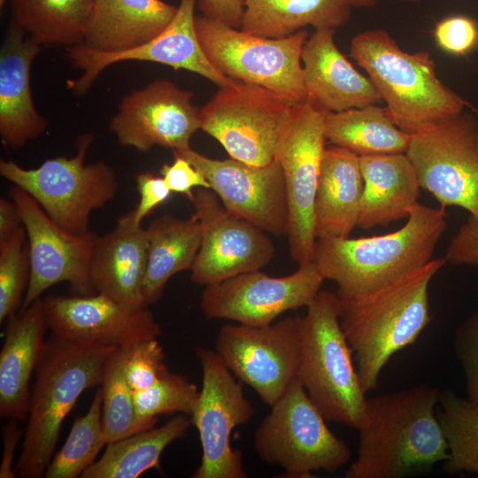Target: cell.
<instances>
[{
    "label": "cell",
    "instance_id": "cell-4",
    "mask_svg": "<svg viewBox=\"0 0 478 478\" xmlns=\"http://www.w3.org/2000/svg\"><path fill=\"white\" fill-rule=\"evenodd\" d=\"M350 53L367 73L392 121L411 135L457 116L469 106L438 78L429 52L402 50L384 29L356 35Z\"/></svg>",
    "mask_w": 478,
    "mask_h": 478
},
{
    "label": "cell",
    "instance_id": "cell-10",
    "mask_svg": "<svg viewBox=\"0 0 478 478\" xmlns=\"http://www.w3.org/2000/svg\"><path fill=\"white\" fill-rule=\"evenodd\" d=\"M296 104L265 87L236 81L220 87L200 109V129L230 158L266 166L274 159L278 138Z\"/></svg>",
    "mask_w": 478,
    "mask_h": 478
},
{
    "label": "cell",
    "instance_id": "cell-8",
    "mask_svg": "<svg viewBox=\"0 0 478 478\" xmlns=\"http://www.w3.org/2000/svg\"><path fill=\"white\" fill-rule=\"evenodd\" d=\"M92 140L91 134L82 135L75 156L46 159L36 168L1 160L0 174L29 194L60 227L86 233L92 212L110 202L119 188L118 177L107 164H85Z\"/></svg>",
    "mask_w": 478,
    "mask_h": 478
},
{
    "label": "cell",
    "instance_id": "cell-36",
    "mask_svg": "<svg viewBox=\"0 0 478 478\" xmlns=\"http://www.w3.org/2000/svg\"><path fill=\"white\" fill-rule=\"evenodd\" d=\"M107 444L102 422V391L97 389L88 412L78 417L61 450L51 459L45 478H76Z\"/></svg>",
    "mask_w": 478,
    "mask_h": 478
},
{
    "label": "cell",
    "instance_id": "cell-26",
    "mask_svg": "<svg viewBox=\"0 0 478 478\" xmlns=\"http://www.w3.org/2000/svg\"><path fill=\"white\" fill-rule=\"evenodd\" d=\"M359 162L364 189L357 227L370 229L407 219L420 186L406 153L362 156Z\"/></svg>",
    "mask_w": 478,
    "mask_h": 478
},
{
    "label": "cell",
    "instance_id": "cell-20",
    "mask_svg": "<svg viewBox=\"0 0 478 478\" xmlns=\"http://www.w3.org/2000/svg\"><path fill=\"white\" fill-rule=\"evenodd\" d=\"M193 93L169 80H156L122 98L110 131L120 144L147 152L154 146L179 150L190 147L200 129V109Z\"/></svg>",
    "mask_w": 478,
    "mask_h": 478
},
{
    "label": "cell",
    "instance_id": "cell-38",
    "mask_svg": "<svg viewBox=\"0 0 478 478\" xmlns=\"http://www.w3.org/2000/svg\"><path fill=\"white\" fill-rule=\"evenodd\" d=\"M138 419L154 427L160 414H191L199 390L187 377L169 370L147 389L133 391Z\"/></svg>",
    "mask_w": 478,
    "mask_h": 478
},
{
    "label": "cell",
    "instance_id": "cell-35",
    "mask_svg": "<svg viewBox=\"0 0 478 478\" xmlns=\"http://www.w3.org/2000/svg\"><path fill=\"white\" fill-rule=\"evenodd\" d=\"M127 348H117L108 358L101 382L102 422L106 443L152 427L136 414L134 393L125 374Z\"/></svg>",
    "mask_w": 478,
    "mask_h": 478
},
{
    "label": "cell",
    "instance_id": "cell-24",
    "mask_svg": "<svg viewBox=\"0 0 478 478\" xmlns=\"http://www.w3.org/2000/svg\"><path fill=\"white\" fill-rule=\"evenodd\" d=\"M148 255L146 228L133 211L120 217L115 227L97 236L90 260L95 293L116 301L147 306L143 298Z\"/></svg>",
    "mask_w": 478,
    "mask_h": 478
},
{
    "label": "cell",
    "instance_id": "cell-32",
    "mask_svg": "<svg viewBox=\"0 0 478 478\" xmlns=\"http://www.w3.org/2000/svg\"><path fill=\"white\" fill-rule=\"evenodd\" d=\"M325 135L332 145L359 157L405 153L411 140V135L392 121L386 108L376 104L328 112Z\"/></svg>",
    "mask_w": 478,
    "mask_h": 478
},
{
    "label": "cell",
    "instance_id": "cell-3",
    "mask_svg": "<svg viewBox=\"0 0 478 478\" xmlns=\"http://www.w3.org/2000/svg\"><path fill=\"white\" fill-rule=\"evenodd\" d=\"M444 207L418 203L391 233L359 238H317L314 259L339 298L376 290L428 264L447 227Z\"/></svg>",
    "mask_w": 478,
    "mask_h": 478
},
{
    "label": "cell",
    "instance_id": "cell-42",
    "mask_svg": "<svg viewBox=\"0 0 478 478\" xmlns=\"http://www.w3.org/2000/svg\"><path fill=\"white\" fill-rule=\"evenodd\" d=\"M173 164H164L160 174L172 192L181 193L190 199L195 188L210 189L203 173L184 158L173 154Z\"/></svg>",
    "mask_w": 478,
    "mask_h": 478
},
{
    "label": "cell",
    "instance_id": "cell-19",
    "mask_svg": "<svg viewBox=\"0 0 478 478\" xmlns=\"http://www.w3.org/2000/svg\"><path fill=\"white\" fill-rule=\"evenodd\" d=\"M197 0H180L177 12L170 24L150 41L120 51H100L83 42L67 47V57L82 71L75 80L67 81L76 95H83L107 66L129 60L163 64L172 68L197 73L220 87L236 81L219 71L208 59L200 44L195 26Z\"/></svg>",
    "mask_w": 478,
    "mask_h": 478
},
{
    "label": "cell",
    "instance_id": "cell-22",
    "mask_svg": "<svg viewBox=\"0 0 478 478\" xmlns=\"http://www.w3.org/2000/svg\"><path fill=\"white\" fill-rule=\"evenodd\" d=\"M335 29H319L302 51L306 101L327 112L376 104L382 100L368 76L360 73L335 42Z\"/></svg>",
    "mask_w": 478,
    "mask_h": 478
},
{
    "label": "cell",
    "instance_id": "cell-17",
    "mask_svg": "<svg viewBox=\"0 0 478 478\" xmlns=\"http://www.w3.org/2000/svg\"><path fill=\"white\" fill-rule=\"evenodd\" d=\"M189 200L201 227L194 283L212 285L272 261L275 248L266 232L229 212L211 189L197 188Z\"/></svg>",
    "mask_w": 478,
    "mask_h": 478
},
{
    "label": "cell",
    "instance_id": "cell-48",
    "mask_svg": "<svg viewBox=\"0 0 478 478\" xmlns=\"http://www.w3.org/2000/svg\"><path fill=\"white\" fill-rule=\"evenodd\" d=\"M411 2H420L421 0H408ZM351 7H372L377 0H348Z\"/></svg>",
    "mask_w": 478,
    "mask_h": 478
},
{
    "label": "cell",
    "instance_id": "cell-41",
    "mask_svg": "<svg viewBox=\"0 0 478 478\" xmlns=\"http://www.w3.org/2000/svg\"><path fill=\"white\" fill-rule=\"evenodd\" d=\"M434 35L443 50L464 56L478 46V24L468 16H449L436 25Z\"/></svg>",
    "mask_w": 478,
    "mask_h": 478
},
{
    "label": "cell",
    "instance_id": "cell-11",
    "mask_svg": "<svg viewBox=\"0 0 478 478\" xmlns=\"http://www.w3.org/2000/svg\"><path fill=\"white\" fill-rule=\"evenodd\" d=\"M327 113L308 101L296 104L275 147L287 196L289 254L298 266L314 259V201L326 149Z\"/></svg>",
    "mask_w": 478,
    "mask_h": 478
},
{
    "label": "cell",
    "instance_id": "cell-46",
    "mask_svg": "<svg viewBox=\"0 0 478 478\" xmlns=\"http://www.w3.org/2000/svg\"><path fill=\"white\" fill-rule=\"evenodd\" d=\"M16 420H10L3 427V457L0 465L1 478H13L17 475L15 467L12 466L15 450L24 432L17 424Z\"/></svg>",
    "mask_w": 478,
    "mask_h": 478
},
{
    "label": "cell",
    "instance_id": "cell-5",
    "mask_svg": "<svg viewBox=\"0 0 478 478\" xmlns=\"http://www.w3.org/2000/svg\"><path fill=\"white\" fill-rule=\"evenodd\" d=\"M117 348L57 336L46 342L35 369L17 475L44 476L65 418L86 389L101 385L105 363Z\"/></svg>",
    "mask_w": 478,
    "mask_h": 478
},
{
    "label": "cell",
    "instance_id": "cell-50",
    "mask_svg": "<svg viewBox=\"0 0 478 478\" xmlns=\"http://www.w3.org/2000/svg\"><path fill=\"white\" fill-rule=\"evenodd\" d=\"M6 0H0V7L2 8L3 5L5 4Z\"/></svg>",
    "mask_w": 478,
    "mask_h": 478
},
{
    "label": "cell",
    "instance_id": "cell-16",
    "mask_svg": "<svg viewBox=\"0 0 478 478\" xmlns=\"http://www.w3.org/2000/svg\"><path fill=\"white\" fill-rule=\"evenodd\" d=\"M324 280L314 261L281 277L269 276L260 270L246 272L205 286L200 308L209 319L266 326L289 310L309 305Z\"/></svg>",
    "mask_w": 478,
    "mask_h": 478
},
{
    "label": "cell",
    "instance_id": "cell-6",
    "mask_svg": "<svg viewBox=\"0 0 478 478\" xmlns=\"http://www.w3.org/2000/svg\"><path fill=\"white\" fill-rule=\"evenodd\" d=\"M335 293L320 290L300 316L297 378L326 420L356 429L366 420V402L353 351L340 321Z\"/></svg>",
    "mask_w": 478,
    "mask_h": 478
},
{
    "label": "cell",
    "instance_id": "cell-7",
    "mask_svg": "<svg viewBox=\"0 0 478 478\" xmlns=\"http://www.w3.org/2000/svg\"><path fill=\"white\" fill-rule=\"evenodd\" d=\"M254 434V447L266 463L277 465L288 478L313 477L312 472H335L351 458L342 439L296 377L270 406Z\"/></svg>",
    "mask_w": 478,
    "mask_h": 478
},
{
    "label": "cell",
    "instance_id": "cell-28",
    "mask_svg": "<svg viewBox=\"0 0 478 478\" xmlns=\"http://www.w3.org/2000/svg\"><path fill=\"white\" fill-rule=\"evenodd\" d=\"M177 10L162 0H94L83 43L107 52L139 46L164 31Z\"/></svg>",
    "mask_w": 478,
    "mask_h": 478
},
{
    "label": "cell",
    "instance_id": "cell-29",
    "mask_svg": "<svg viewBox=\"0 0 478 478\" xmlns=\"http://www.w3.org/2000/svg\"><path fill=\"white\" fill-rule=\"evenodd\" d=\"M145 228L148 255L142 293L149 306L160 298L173 275L191 270L201 244V227L195 213L189 219L164 214Z\"/></svg>",
    "mask_w": 478,
    "mask_h": 478
},
{
    "label": "cell",
    "instance_id": "cell-27",
    "mask_svg": "<svg viewBox=\"0 0 478 478\" xmlns=\"http://www.w3.org/2000/svg\"><path fill=\"white\" fill-rule=\"evenodd\" d=\"M364 181L359 156L335 146L326 147L315 201L317 238H346L357 227Z\"/></svg>",
    "mask_w": 478,
    "mask_h": 478
},
{
    "label": "cell",
    "instance_id": "cell-31",
    "mask_svg": "<svg viewBox=\"0 0 478 478\" xmlns=\"http://www.w3.org/2000/svg\"><path fill=\"white\" fill-rule=\"evenodd\" d=\"M190 425L191 418L177 415L160 427H152L110 443L102 457L81 477L136 478L150 469H159L164 450L183 437Z\"/></svg>",
    "mask_w": 478,
    "mask_h": 478
},
{
    "label": "cell",
    "instance_id": "cell-18",
    "mask_svg": "<svg viewBox=\"0 0 478 478\" xmlns=\"http://www.w3.org/2000/svg\"><path fill=\"white\" fill-rule=\"evenodd\" d=\"M199 170L224 207L266 233L287 234L288 204L284 177L274 158L266 166L229 158L215 159L190 147L173 150Z\"/></svg>",
    "mask_w": 478,
    "mask_h": 478
},
{
    "label": "cell",
    "instance_id": "cell-13",
    "mask_svg": "<svg viewBox=\"0 0 478 478\" xmlns=\"http://www.w3.org/2000/svg\"><path fill=\"white\" fill-rule=\"evenodd\" d=\"M406 155L423 188L441 206L478 219V120L462 113L411 135Z\"/></svg>",
    "mask_w": 478,
    "mask_h": 478
},
{
    "label": "cell",
    "instance_id": "cell-43",
    "mask_svg": "<svg viewBox=\"0 0 478 478\" xmlns=\"http://www.w3.org/2000/svg\"><path fill=\"white\" fill-rule=\"evenodd\" d=\"M454 265L478 266V219L468 216L451 238L444 257Z\"/></svg>",
    "mask_w": 478,
    "mask_h": 478
},
{
    "label": "cell",
    "instance_id": "cell-30",
    "mask_svg": "<svg viewBox=\"0 0 478 478\" xmlns=\"http://www.w3.org/2000/svg\"><path fill=\"white\" fill-rule=\"evenodd\" d=\"M348 0H249L241 29L267 38L289 36L307 26L335 29L350 19Z\"/></svg>",
    "mask_w": 478,
    "mask_h": 478
},
{
    "label": "cell",
    "instance_id": "cell-15",
    "mask_svg": "<svg viewBox=\"0 0 478 478\" xmlns=\"http://www.w3.org/2000/svg\"><path fill=\"white\" fill-rule=\"evenodd\" d=\"M26 230L30 254V279L19 311L51 286L68 282L81 296L95 293L90 281V260L97 235L74 234L57 224L26 191L9 189Z\"/></svg>",
    "mask_w": 478,
    "mask_h": 478
},
{
    "label": "cell",
    "instance_id": "cell-33",
    "mask_svg": "<svg viewBox=\"0 0 478 478\" xmlns=\"http://www.w3.org/2000/svg\"><path fill=\"white\" fill-rule=\"evenodd\" d=\"M94 0H12V22L40 46L84 42Z\"/></svg>",
    "mask_w": 478,
    "mask_h": 478
},
{
    "label": "cell",
    "instance_id": "cell-14",
    "mask_svg": "<svg viewBox=\"0 0 478 478\" xmlns=\"http://www.w3.org/2000/svg\"><path fill=\"white\" fill-rule=\"evenodd\" d=\"M299 322L300 315H295L262 327L226 324L217 334V354L269 406L297 377Z\"/></svg>",
    "mask_w": 478,
    "mask_h": 478
},
{
    "label": "cell",
    "instance_id": "cell-9",
    "mask_svg": "<svg viewBox=\"0 0 478 478\" xmlns=\"http://www.w3.org/2000/svg\"><path fill=\"white\" fill-rule=\"evenodd\" d=\"M195 26L204 54L223 74L265 87L295 103L306 101L302 64L305 29L267 38L204 15L196 16Z\"/></svg>",
    "mask_w": 478,
    "mask_h": 478
},
{
    "label": "cell",
    "instance_id": "cell-2",
    "mask_svg": "<svg viewBox=\"0 0 478 478\" xmlns=\"http://www.w3.org/2000/svg\"><path fill=\"white\" fill-rule=\"evenodd\" d=\"M446 263L444 258H432L376 290L339 298L341 326L365 393L376 389L389 358L412 344L430 321L428 286Z\"/></svg>",
    "mask_w": 478,
    "mask_h": 478
},
{
    "label": "cell",
    "instance_id": "cell-39",
    "mask_svg": "<svg viewBox=\"0 0 478 478\" xmlns=\"http://www.w3.org/2000/svg\"><path fill=\"white\" fill-rule=\"evenodd\" d=\"M165 358L158 338L127 349L125 374L133 391L149 388L168 371Z\"/></svg>",
    "mask_w": 478,
    "mask_h": 478
},
{
    "label": "cell",
    "instance_id": "cell-34",
    "mask_svg": "<svg viewBox=\"0 0 478 478\" xmlns=\"http://www.w3.org/2000/svg\"><path fill=\"white\" fill-rule=\"evenodd\" d=\"M436 413L448 446L443 471L478 476V405L459 397L452 389L440 391Z\"/></svg>",
    "mask_w": 478,
    "mask_h": 478
},
{
    "label": "cell",
    "instance_id": "cell-1",
    "mask_svg": "<svg viewBox=\"0 0 478 478\" xmlns=\"http://www.w3.org/2000/svg\"><path fill=\"white\" fill-rule=\"evenodd\" d=\"M440 389L420 384L367 398L357 456L346 478H403L423 474L448 459L436 406Z\"/></svg>",
    "mask_w": 478,
    "mask_h": 478
},
{
    "label": "cell",
    "instance_id": "cell-21",
    "mask_svg": "<svg viewBox=\"0 0 478 478\" xmlns=\"http://www.w3.org/2000/svg\"><path fill=\"white\" fill-rule=\"evenodd\" d=\"M42 301L47 328L58 338L130 348L161 334L149 306L124 304L98 293L49 295Z\"/></svg>",
    "mask_w": 478,
    "mask_h": 478
},
{
    "label": "cell",
    "instance_id": "cell-44",
    "mask_svg": "<svg viewBox=\"0 0 478 478\" xmlns=\"http://www.w3.org/2000/svg\"><path fill=\"white\" fill-rule=\"evenodd\" d=\"M136 189L140 199L133 210L135 220L142 223L157 206L166 201L172 191L162 176L144 172L135 175Z\"/></svg>",
    "mask_w": 478,
    "mask_h": 478
},
{
    "label": "cell",
    "instance_id": "cell-45",
    "mask_svg": "<svg viewBox=\"0 0 478 478\" xmlns=\"http://www.w3.org/2000/svg\"><path fill=\"white\" fill-rule=\"evenodd\" d=\"M198 7L204 16L241 27L244 6L238 0H199Z\"/></svg>",
    "mask_w": 478,
    "mask_h": 478
},
{
    "label": "cell",
    "instance_id": "cell-47",
    "mask_svg": "<svg viewBox=\"0 0 478 478\" xmlns=\"http://www.w3.org/2000/svg\"><path fill=\"white\" fill-rule=\"evenodd\" d=\"M23 226L16 204L10 198H0V237Z\"/></svg>",
    "mask_w": 478,
    "mask_h": 478
},
{
    "label": "cell",
    "instance_id": "cell-23",
    "mask_svg": "<svg viewBox=\"0 0 478 478\" xmlns=\"http://www.w3.org/2000/svg\"><path fill=\"white\" fill-rule=\"evenodd\" d=\"M11 21L0 51V135L3 144L18 150L37 138L47 120L35 106L30 72L41 46Z\"/></svg>",
    "mask_w": 478,
    "mask_h": 478
},
{
    "label": "cell",
    "instance_id": "cell-49",
    "mask_svg": "<svg viewBox=\"0 0 478 478\" xmlns=\"http://www.w3.org/2000/svg\"><path fill=\"white\" fill-rule=\"evenodd\" d=\"M243 6L249 0H238Z\"/></svg>",
    "mask_w": 478,
    "mask_h": 478
},
{
    "label": "cell",
    "instance_id": "cell-37",
    "mask_svg": "<svg viewBox=\"0 0 478 478\" xmlns=\"http://www.w3.org/2000/svg\"><path fill=\"white\" fill-rule=\"evenodd\" d=\"M30 254L23 226L0 237V322L20 309L30 279Z\"/></svg>",
    "mask_w": 478,
    "mask_h": 478
},
{
    "label": "cell",
    "instance_id": "cell-25",
    "mask_svg": "<svg viewBox=\"0 0 478 478\" xmlns=\"http://www.w3.org/2000/svg\"><path fill=\"white\" fill-rule=\"evenodd\" d=\"M9 318L0 352V416L27 420L29 382L42 356L47 328L40 297Z\"/></svg>",
    "mask_w": 478,
    "mask_h": 478
},
{
    "label": "cell",
    "instance_id": "cell-40",
    "mask_svg": "<svg viewBox=\"0 0 478 478\" xmlns=\"http://www.w3.org/2000/svg\"><path fill=\"white\" fill-rule=\"evenodd\" d=\"M453 346L465 374L466 398L478 405V310L459 328Z\"/></svg>",
    "mask_w": 478,
    "mask_h": 478
},
{
    "label": "cell",
    "instance_id": "cell-12",
    "mask_svg": "<svg viewBox=\"0 0 478 478\" xmlns=\"http://www.w3.org/2000/svg\"><path fill=\"white\" fill-rule=\"evenodd\" d=\"M202 368V388L190 418L198 431L201 463L193 478H245L247 473L240 450L233 449L231 435L237 426L249 422L255 409L216 351L196 348Z\"/></svg>",
    "mask_w": 478,
    "mask_h": 478
}]
</instances>
